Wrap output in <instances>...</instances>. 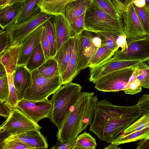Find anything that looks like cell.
Instances as JSON below:
<instances>
[{"label": "cell", "instance_id": "cell-25", "mask_svg": "<svg viewBox=\"0 0 149 149\" xmlns=\"http://www.w3.org/2000/svg\"><path fill=\"white\" fill-rule=\"evenodd\" d=\"M46 60L40 42L34 49L25 66L31 72L38 69Z\"/></svg>", "mask_w": 149, "mask_h": 149}, {"label": "cell", "instance_id": "cell-35", "mask_svg": "<svg viewBox=\"0 0 149 149\" xmlns=\"http://www.w3.org/2000/svg\"><path fill=\"white\" fill-rule=\"evenodd\" d=\"M95 33L101 38L102 41L101 45L105 46L115 52L119 48L116 44V40L118 35L109 33Z\"/></svg>", "mask_w": 149, "mask_h": 149}, {"label": "cell", "instance_id": "cell-53", "mask_svg": "<svg viewBox=\"0 0 149 149\" xmlns=\"http://www.w3.org/2000/svg\"><path fill=\"white\" fill-rule=\"evenodd\" d=\"M104 149H121L120 148H119L117 147V146H116L115 145L111 143L109 144L106 147L104 148Z\"/></svg>", "mask_w": 149, "mask_h": 149}, {"label": "cell", "instance_id": "cell-59", "mask_svg": "<svg viewBox=\"0 0 149 149\" xmlns=\"http://www.w3.org/2000/svg\"><path fill=\"white\" fill-rule=\"evenodd\" d=\"M148 5V6H149V5ZM148 34L149 35V33Z\"/></svg>", "mask_w": 149, "mask_h": 149}, {"label": "cell", "instance_id": "cell-11", "mask_svg": "<svg viewBox=\"0 0 149 149\" xmlns=\"http://www.w3.org/2000/svg\"><path fill=\"white\" fill-rule=\"evenodd\" d=\"M93 32L86 30L79 35L76 72L78 74L81 70L88 67L89 61L98 48L92 42Z\"/></svg>", "mask_w": 149, "mask_h": 149}, {"label": "cell", "instance_id": "cell-22", "mask_svg": "<svg viewBox=\"0 0 149 149\" xmlns=\"http://www.w3.org/2000/svg\"><path fill=\"white\" fill-rule=\"evenodd\" d=\"M76 0H42L40 8L42 12L52 15L63 14L68 3Z\"/></svg>", "mask_w": 149, "mask_h": 149}, {"label": "cell", "instance_id": "cell-47", "mask_svg": "<svg viewBox=\"0 0 149 149\" xmlns=\"http://www.w3.org/2000/svg\"><path fill=\"white\" fill-rule=\"evenodd\" d=\"M127 37L123 33L119 36L117 39L116 44L117 46L123 50L127 47Z\"/></svg>", "mask_w": 149, "mask_h": 149}, {"label": "cell", "instance_id": "cell-38", "mask_svg": "<svg viewBox=\"0 0 149 149\" xmlns=\"http://www.w3.org/2000/svg\"><path fill=\"white\" fill-rule=\"evenodd\" d=\"M1 149H32L28 146L23 144L9 136L0 142Z\"/></svg>", "mask_w": 149, "mask_h": 149}, {"label": "cell", "instance_id": "cell-49", "mask_svg": "<svg viewBox=\"0 0 149 149\" xmlns=\"http://www.w3.org/2000/svg\"><path fill=\"white\" fill-rule=\"evenodd\" d=\"M137 149H149V138L139 140L137 143Z\"/></svg>", "mask_w": 149, "mask_h": 149}, {"label": "cell", "instance_id": "cell-52", "mask_svg": "<svg viewBox=\"0 0 149 149\" xmlns=\"http://www.w3.org/2000/svg\"><path fill=\"white\" fill-rule=\"evenodd\" d=\"M7 75L6 69L3 65L0 62V77Z\"/></svg>", "mask_w": 149, "mask_h": 149}, {"label": "cell", "instance_id": "cell-56", "mask_svg": "<svg viewBox=\"0 0 149 149\" xmlns=\"http://www.w3.org/2000/svg\"><path fill=\"white\" fill-rule=\"evenodd\" d=\"M11 0H7V1L6 2L5 4L4 5H3V6H5V5H8V4H9L10 3V2H11Z\"/></svg>", "mask_w": 149, "mask_h": 149}, {"label": "cell", "instance_id": "cell-13", "mask_svg": "<svg viewBox=\"0 0 149 149\" xmlns=\"http://www.w3.org/2000/svg\"><path fill=\"white\" fill-rule=\"evenodd\" d=\"M124 21V33L127 40H136L143 38L147 34L135 10L133 3L122 15Z\"/></svg>", "mask_w": 149, "mask_h": 149}, {"label": "cell", "instance_id": "cell-46", "mask_svg": "<svg viewBox=\"0 0 149 149\" xmlns=\"http://www.w3.org/2000/svg\"><path fill=\"white\" fill-rule=\"evenodd\" d=\"M75 139L70 141L61 142L58 141L52 149H73L75 145Z\"/></svg>", "mask_w": 149, "mask_h": 149}, {"label": "cell", "instance_id": "cell-27", "mask_svg": "<svg viewBox=\"0 0 149 149\" xmlns=\"http://www.w3.org/2000/svg\"><path fill=\"white\" fill-rule=\"evenodd\" d=\"M37 69L40 74L46 78L61 75L58 63L53 57L47 60Z\"/></svg>", "mask_w": 149, "mask_h": 149}, {"label": "cell", "instance_id": "cell-23", "mask_svg": "<svg viewBox=\"0 0 149 149\" xmlns=\"http://www.w3.org/2000/svg\"><path fill=\"white\" fill-rule=\"evenodd\" d=\"M78 37V36L68 66L65 71L61 75L62 85L72 82L78 74L76 72V67L79 44Z\"/></svg>", "mask_w": 149, "mask_h": 149}, {"label": "cell", "instance_id": "cell-33", "mask_svg": "<svg viewBox=\"0 0 149 149\" xmlns=\"http://www.w3.org/2000/svg\"><path fill=\"white\" fill-rule=\"evenodd\" d=\"M149 126V113L143 114L137 120L128 127L121 132L126 135L132 132L141 130Z\"/></svg>", "mask_w": 149, "mask_h": 149}, {"label": "cell", "instance_id": "cell-16", "mask_svg": "<svg viewBox=\"0 0 149 149\" xmlns=\"http://www.w3.org/2000/svg\"><path fill=\"white\" fill-rule=\"evenodd\" d=\"M52 21L56 38L57 51L64 42L74 36L70 24L63 15H54Z\"/></svg>", "mask_w": 149, "mask_h": 149}, {"label": "cell", "instance_id": "cell-18", "mask_svg": "<svg viewBox=\"0 0 149 149\" xmlns=\"http://www.w3.org/2000/svg\"><path fill=\"white\" fill-rule=\"evenodd\" d=\"M24 3V1L16 2L0 6V26L2 29L14 23Z\"/></svg>", "mask_w": 149, "mask_h": 149}, {"label": "cell", "instance_id": "cell-10", "mask_svg": "<svg viewBox=\"0 0 149 149\" xmlns=\"http://www.w3.org/2000/svg\"><path fill=\"white\" fill-rule=\"evenodd\" d=\"M17 108L35 123L45 118H50L52 108L51 100L48 99L35 102L24 99L18 102Z\"/></svg>", "mask_w": 149, "mask_h": 149}, {"label": "cell", "instance_id": "cell-8", "mask_svg": "<svg viewBox=\"0 0 149 149\" xmlns=\"http://www.w3.org/2000/svg\"><path fill=\"white\" fill-rule=\"evenodd\" d=\"M135 66L116 71L102 77L95 82V88L104 92L123 91L135 71Z\"/></svg>", "mask_w": 149, "mask_h": 149}, {"label": "cell", "instance_id": "cell-43", "mask_svg": "<svg viewBox=\"0 0 149 149\" xmlns=\"http://www.w3.org/2000/svg\"><path fill=\"white\" fill-rule=\"evenodd\" d=\"M40 42L45 58L47 60L51 57L50 55L49 44L47 36L45 24L41 38Z\"/></svg>", "mask_w": 149, "mask_h": 149}, {"label": "cell", "instance_id": "cell-15", "mask_svg": "<svg viewBox=\"0 0 149 149\" xmlns=\"http://www.w3.org/2000/svg\"><path fill=\"white\" fill-rule=\"evenodd\" d=\"M13 81L18 92V101L23 99L29 87L32 79L31 72L25 65L17 66L13 73Z\"/></svg>", "mask_w": 149, "mask_h": 149}, {"label": "cell", "instance_id": "cell-32", "mask_svg": "<svg viewBox=\"0 0 149 149\" xmlns=\"http://www.w3.org/2000/svg\"><path fill=\"white\" fill-rule=\"evenodd\" d=\"M93 1L100 8L113 18L121 19L122 16L111 0H93Z\"/></svg>", "mask_w": 149, "mask_h": 149}, {"label": "cell", "instance_id": "cell-5", "mask_svg": "<svg viewBox=\"0 0 149 149\" xmlns=\"http://www.w3.org/2000/svg\"><path fill=\"white\" fill-rule=\"evenodd\" d=\"M31 73V82L25 92L24 99L36 102L43 101L62 86L61 75L46 78L40 74L37 69Z\"/></svg>", "mask_w": 149, "mask_h": 149}, {"label": "cell", "instance_id": "cell-9", "mask_svg": "<svg viewBox=\"0 0 149 149\" xmlns=\"http://www.w3.org/2000/svg\"><path fill=\"white\" fill-rule=\"evenodd\" d=\"M127 47L117 50L112 58L119 60H149V35L136 40H127Z\"/></svg>", "mask_w": 149, "mask_h": 149}, {"label": "cell", "instance_id": "cell-58", "mask_svg": "<svg viewBox=\"0 0 149 149\" xmlns=\"http://www.w3.org/2000/svg\"><path fill=\"white\" fill-rule=\"evenodd\" d=\"M146 62H147V64L149 65V60H148V61H147Z\"/></svg>", "mask_w": 149, "mask_h": 149}, {"label": "cell", "instance_id": "cell-40", "mask_svg": "<svg viewBox=\"0 0 149 149\" xmlns=\"http://www.w3.org/2000/svg\"><path fill=\"white\" fill-rule=\"evenodd\" d=\"M85 13V12L70 24L74 36L80 35L84 31L86 30L84 25Z\"/></svg>", "mask_w": 149, "mask_h": 149}, {"label": "cell", "instance_id": "cell-51", "mask_svg": "<svg viewBox=\"0 0 149 149\" xmlns=\"http://www.w3.org/2000/svg\"><path fill=\"white\" fill-rule=\"evenodd\" d=\"M132 3L138 7H143L147 4L145 0H133Z\"/></svg>", "mask_w": 149, "mask_h": 149}, {"label": "cell", "instance_id": "cell-36", "mask_svg": "<svg viewBox=\"0 0 149 149\" xmlns=\"http://www.w3.org/2000/svg\"><path fill=\"white\" fill-rule=\"evenodd\" d=\"M134 6L145 32L146 34H148L149 32V7L148 5L146 4L143 7H138L135 6Z\"/></svg>", "mask_w": 149, "mask_h": 149}, {"label": "cell", "instance_id": "cell-2", "mask_svg": "<svg viewBox=\"0 0 149 149\" xmlns=\"http://www.w3.org/2000/svg\"><path fill=\"white\" fill-rule=\"evenodd\" d=\"M94 92H81L74 109L56 133L58 141L67 142L75 139L90 125L98 101Z\"/></svg>", "mask_w": 149, "mask_h": 149}, {"label": "cell", "instance_id": "cell-19", "mask_svg": "<svg viewBox=\"0 0 149 149\" xmlns=\"http://www.w3.org/2000/svg\"><path fill=\"white\" fill-rule=\"evenodd\" d=\"M93 0H76L65 6L63 15L70 24L85 12Z\"/></svg>", "mask_w": 149, "mask_h": 149}, {"label": "cell", "instance_id": "cell-24", "mask_svg": "<svg viewBox=\"0 0 149 149\" xmlns=\"http://www.w3.org/2000/svg\"><path fill=\"white\" fill-rule=\"evenodd\" d=\"M149 138V126L143 129L126 134H120L111 143L116 146Z\"/></svg>", "mask_w": 149, "mask_h": 149}, {"label": "cell", "instance_id": "cell-4", "mask_svg": "<svg viewBox=\"0 0 149 149\" xmlns=\"http://www.w3.org/2000/svg\"><path fill=\"white\" fill-rule=\"evenodd\" d=\"M84 25L86 30L95 33H109L119 36L124 30L122 19L113 18L93 1L85 11Z\"/></svg>", "mask_w": 149, "mask_h": 149}, {"label": "cell", "instance_id": "cell-41", "mask_svg": "<svg viewBox=\"0 0 149 149\" xmlns=\"http://www.w3.org/2000/svg\"><path fill=\"white\" fill-rule=\"evenodd\" d=\"M136 105L142 114L149 113V94L143 93Z\"/></svg>", "mask_w": 149, "mask_h": 149}, {"label": "cell", "instance_id": "cell-28", "mask_svg": "<svg viewBox=\"0 0 149 149\" xmlns=\"http://www.w3.org/2000/svg\"><path fill=\"white\" fill-rule=\"evenodd\" d=\"M97 145L95 139L89 133L85 132L75 138L73 149H95Z\"/></svg>", "mask_w": 149, "mask_h": 149}, {"label": "cell", "instance_id": "cell-50", "mask_svg": "<svg viewBox=\"0 0 149 149\" xmlns=\"http://www.w3.org/2000/svg\"><path fill=\"white\" fill-rule=\"evenodd\" d=\"M96 35L95 36H94L92 38V42L95 47L99 48L101 45L102 41L100 37L97 35Z\"/></svg>", "mask_w": 149, "mask_h": 149}, {"label": "cell", "instance_id": "cell-7", "mask_svg": "<svg viewBox=\"0 0 149 149\" xmlns=\"http://www.w3.org/2000/svg\"><path fill=\"white\" fill-rule=\"evenodd\" d=\"M42 127L34 122L18 108L11 111L9 116L1 125L0 131L7 136L26 133L34 130H40Z\"/></svg>", "mask_w": 149, "mask_h": 149}, {"label": "cell", "instance_id": "cell-54", "mask_svg": "<svg viewBox=\"0 0 149 149\" xmlns=\"http://www.w3.org/2000/svg\"><path fill=\"white\" fill-rule=\"evenodd\" d=\"M7 0H0V6L5 4Z\"/></svg>", "mask_w": 149, "mask_h": 149}, {"label": "cell", "instance_id": "cell-48", "mask_svg": "<svg viewBox=\"0 0 149 149\" xmlns=\"http://www.w3.org/2000/svg\"><path fill=\"white\" fill-rule=\"evenodd\" d=\"M11 110L9 107L4 103L0 101V115L5 118L9 116Z\"/></svg>", "mask_w": 149, "mask_h": 149}, {"label": "cell", "instance_id": "cell-42", "mask_svg": "<svg viewBox=\"0 0 149 149\" xmlns=\"http://www.w3.org/2000/svg\"><path fill=\"white\" fill-rule=\"evenodd\" d=\"M10 41L8 33L5 29L0 31V54L9 47Z\"/></svg>", "mask_w": 149, "mask_h": 149}, {"label": "cell", "instance_id": "cell-31", "mask_svg": "<svg viewBox=\"0 0 149 149\" xmlns=\"http://www.w3.org/2000/svg\"><path fill=\"white\" fill-rule=\"evenodd\" d=\"M52 18L48 20L45 24L47 36L49 44L51 58L55 56L57 52L56 38Z\"/></svg>", "mask_w": 149, "mask_h": 149}, {"label": "cell", "instance_id": "cell-44", "mask_svg": "<svg viewBox=\"0 0 149 149\" xmlns=\"http://www.w3.org/2000/svg\"><path fill=\"white\" fill-rule=\"evenodd\" d=\"M133 0H112L120 15L126 11L132 3Z\"/></svg>", "mask_w": 149, "mask_h": 149}, {"label": "cell", "instance_id": "cell-17", "mask_svg": "<svg viewBox=\"0 0 149 149\" xmlns=\"http://www.w3.org/2000/svg\"><path fill=\"white\" fill-rule=\"evenodd\" d=\"M78 36L71 37L64 42L53 57L58 63L61 75L68 66Z\"/></svg>", "mask_w": 149, "mask_h": 149}, {"label": "cell", "instance_id": "cell-29", "mask_svg": "<svg viewBox=\"0 0 149 149\" xmlns=\"http://www.w3.org/2000/svg\"><path fill=\"white\" fill-rule=\"evenodd\" d=\"M40 130H34L26 133L33 149L48 148V145L47 139L41 133Z\"/></svg>", "mask_w": 149, "mask_h": 149}, {"label": "cell", "instance_id": "cell-3", "mask_svg": "<svg viewBox=\"0 0 149 149\" xmlns=\"http://www.w3.org/2000/svg\"><path fill=\"white\" fill-rule=\"evenodd\" d=\"M82 89L79 84L71 82L63 85L53 94L50 119L58 130L73 110L80 97Z\"/></svg>", "mask_w": 149, "mask_h": 149}, {"label": "cell", "instance_id": "cell-30", "mask_svg": "<svg viewBox=\"0 0 149 149\" xmlns=\"http://www.w3.org/2000/svg\"><path fill=\"white\" fill-rule=\"evenodd\" d=\"M143 62L136 66L135 72L142 87L149 89V65Z\"/></svg>", "mask_w": 149, "mask_h": 149}, {"label": "cell", "instance_id": "cell-39", "mask_svg": "<svg viewBox=\"0 0 149 149\" xmlns=\"http://www.w3.org/2000/svg\"><path fill=\"white\" fill-rule=\"evenodd\" d=\"M0 101L5 103L8 100L9 95L7 75L0 77Z\"/></svg>", "mask_w": 149, "mask_h": 149}, {"label": "cell", "instance_id": "cell-45", "mask_svg": "<svg viewBox=\"0 0 149 149\" xmlns=\"http://www.w3.org/2000/svg\"><path fill=\"white\" fill-rule=\"evenodd\" d=\"M11 138L33 149L30 141L26 133L19 134L8 136Z\"/></svg>", "mask_w": 149, "mask_h": 149}, {"label": "cell", "instance_id": "cell-37", "mask_svg": "<svg viewBox=\"0 0 149 149\" xmlns=\"http://www.w3.org/2000/svg\"><path fill=\"white\" fill-rule=\"evenodd\" d=\"M142 90V86L140 81L137 78L134 71L126 88L123 91L125 94L133 95L140 92Z\"/></svg>", "mask_w": 149, "mask_h": 149}, {"label": "cell", "instance_id": "cell-34", "mask_svg": "<svg viewBox=\"0 0 149 149\" xmlns=\"http://www.w3.org/2000/svg\"><path fill=\"white\" fill-rule=\"evenodd\" d=\"M13 73L7 74L9 95L8 100L4 103L9 107L11 111L15 108H17V104L18 102V92L13 83Z\"/></svg>", "mask_w": 149, "mask_h": 149}, {"label": "cell", "instance_id": "cell-20", "mask_svg": "<svg viewBox=\"0 0 149 149\" xmlns=\"http://www.w3.org/2000/svg\"><path fill=\"white\" fill-rule=\"evenodd\" d=\"M21 45L9 47L0 54V62L5 68L7 74L13 73L16 68Z\"/></svg>", "mask_w": 149, "mask_h": 149}, {"label": "cell", "instance_id": "cell-6", "mask_svg": "<svg viewBox=\"0 0 149 149\" xmlns=\"http://www.w3.org/2000/svg\"><path fill=\"white\" fill-rule=\"evenodd\" d=\"M54 15H49L42 11L29 19L18 24H12L4 29L8 34L9 47L21 45L26 37L37 28L52 19Z\"/></svg>", "mask_w": 149, "mask_h": 149}, {"label": "cell", "instance_id": "cell-57", "mask_svg": "<svg viewBox=\"0 0 149 149\" xmlns=\"http://www.w3.org/2000/svg\"><path fill=\"white\" fill-rule=\"evenodd\" d=\"M147 4L149 5V0H145Z\"/></svg>", "mask_w": 149, "mask_h": 149}, {"label": "cell", "instance_id": "cell-1", "mask_svg": "<svg viewBox=\"0 0 149 149\" xmlns=\"http://www.w3.org/2000/svg\"><path fill=\"white\" fill-rule=\"evenodd\" d=\"M142 115L136 105L118 106L105 99L98 101L89 130L100 140L111 143Z\"/></svg>", "mask_w": 149, "mask_h": 149}, {"label": "cell", "instance_id": "cell-21", "mask_svg": "<svg viewBox=\"0 0 149 149\" xmlns=\"http://www.w3.org/2000/svg\"><path fill=\"white\" fill-rule=\"evenodd\" d=\"M42 0H25L23 9L13 24H18L29 19L41 11Z\"/></svg>", "mask_w": 149, "mask_h": 149}, {"label": "cell", "instance_id": "cell-26", "mask_svg": "<svg viewBox=\"0 0 149 149\" xmlns=\"http://www.w3.org/2000/svg\"><path fill=\"white\" fill-rule=\"evenodd\" d=\"M115 53L107 47L101 45L90 59L88 67L91 68L101 64L111 58Z\"/></svg>", "mask_w": 149, "mask_h": 149}, {"label": "cell", "instance_id": "cell-14", "mask_svg": "<svg viewBox=\"0 0 149 149\" xmlns=\"http://www.w3.org/2000/svg\"><path fill=\"white\" fill-rule=\"evenodd\" d=\"M46 23L41 25L24 39L22 44L17 66L25 65L34 49L40 42L42 31Z\"/></svg>", "mask_w": 149, "mask_h": 149}, {"label": "cell", "instance_id": "cell-55", "mask_svg": "<svg viewBox=\"0 0 149 149\" xmlns=\"http://www.w3.org/2000/svg\"><path fill=\"white\" fill-rule=\"evenodd\" d=\"M25 0H11L10 3L18 2H23Z\"/></svg>", "mask_w": 149, "mask_h": 149}, {"label": "cell", "instance_id": "cell-12", "mask_svg": "<svg viewBox=\"0 0 149 149\" xmlns=\"http://www.w3.org/2000/svg\"><path fill=\"white\" fill-rule=\"evenodd\" d=\"M145 61L116 60L111 58L99 65L90 68L89 80L95 84L98 79L106 74L125 68L135 67Z\"/></svg>", "mask_w": 149, "mask_h": 149}]
</instances>
